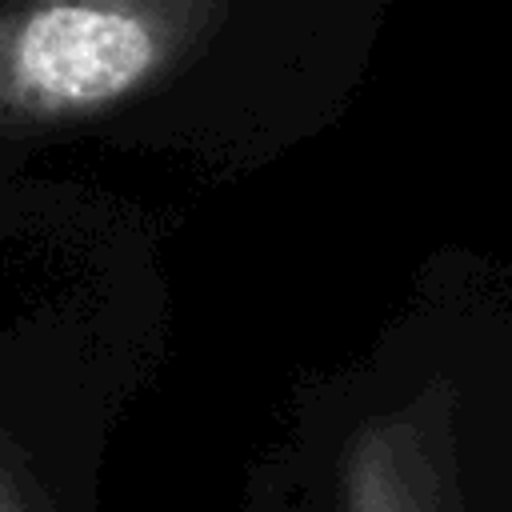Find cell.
Listing matches in <instances>:
<instances>
[{"label": "cell", "instance_id": "cell-1", "mask_svg": "<svg viewBox=\"0 0 512 512\" xmlns=\"http://www.w3.org/2000/svg\"><path fill=\"white\" fill-rule=\"evenodd\" d=\"M220 0H8L0 8V124L104 112L184 60Z\"/></svg>", "mask_w": 512, "mask_h": 512}, {"label": "cell", "instance_id": "cell-2", "mask_svg": "<svg viewBox=\"0 0 512 512\" xmlns=\"http://www.w3.org/2000/svg\"><path fill=\"white\" fill-rule=\"evenodd\" d=\"M352 512H384V496H380V464L376 460H360L352 472Z\"/></svg>", "mask_w": 512, "mask_h": 512}]
</instances>
